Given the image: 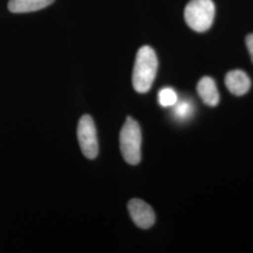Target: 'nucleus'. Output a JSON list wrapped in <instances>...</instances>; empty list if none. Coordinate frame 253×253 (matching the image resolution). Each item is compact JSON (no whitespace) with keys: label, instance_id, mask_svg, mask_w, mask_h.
Here are the masks:
<instances>
[{"label":"nucleus","instance_id":"f257e3e1","mask_svg":"<svg viewBox=\"0 0 253 253\" xmlns=\"http://www.w3.org/2000/svg\"><path fill=\"white\" fill-rule=\"evenodd\" d=\"M158 57L150 46H143L136 54L132 84L138 93L150 90L158 71Z\"/></svg>","mask_w":253,"mask_h":253},{"label":"nucleus","instance_id":"f03ea898","mask_svg":"<svg viewBox=\"0 0 253 253\" xmlns=\"http://www.w3.org/2000/svg\"><path fill=\"white\" fill-rule=\"evenodd\" d=\"M215 5L212 0H190L185 8L187 25L196 32L208 30L215 18Z\"/></svg>","mask_w":253,"mask_h":253},{"label":"nucleus","instance_id":"7ed1b4c3","mask_svg":"<svg viewBox=\"0 0 253 253\" xmlns=\"http://www.w3.org/2000/svg\"><path fill=\"white\" fill-rule=\"evenodd\" d=\"M120 150L124 160L131 165H136L141 161L142 133L139 124L133 118H126L120 131Z\"/></svg>","mask_w":253,"mask_h":253},{"label":"nucleus","instance_id":"20e7f679","mask_svg":"<svg viewBox=\"0 0 253 253\" xmlns=\"http://www.w3.org/2000/svg\"><path fill=\"white\" fill-rule=\"evenodd\" d=\"M79 145L83 154L89 160L95 159L99 153V143L94 121L88 115L82 117L77 129Z\"/></svg>","mask_w":253,"mask_h":253},{"label":"nucleus","instance_id":"39448f33","mask_svg":"<svg viewBox=\"0 0 253 253\" xmlns=\"http://www.w3.org/2000/svg\"><path fill=\"white\" fill-rule=\"evenodd\" d=\"M127 209L131 219L137 226L142 229H148L155 223L153 209L145 202L140 199H132L128 202Z\"/></svg>","mask_w":253,"mask_h":253},{"label":"nucleus","instance_id":"423d86ee","mask_svg":"<svg viewBox=\"0 0 253 253\" xmlns=\"http://www.w3.org/2000/svg\"><path fill=\"white\" fill-rule=\"evenodd\" d=\"M225 84L228 90L235 96H243L250 90L252 82L250 77L241 70H235L226 74Z\"/></svg>","mask_w":253,"mask_h":253},{"label":"nucleus","instance_id":"0eeeda50","mask_svg":"<svg viewBox=\"0 0 253 253\" xmlns=\"http://www.w3.org/2000/svg\"><path fill=\"white\" fill-rule=\"evenodd\" d=\"M197 92L205 104L210 107L217 106L219 102V93L215 81L208 76L203 77L197 85Z\"/></svg>","mask_w":253,"mask_h":253},{"label":"nucleus","instance_id":"6e6552de","mask_svg":"<svg viewBox=\"0 0 253 253\" xmlns=\"http://www.w3.org/2000/svg\"><path fill=\"white\" fill-rule=\"evenodd\" d=\"M54 0H9L8 8L13 13L32 12L44 9Z\"/></svg>","mask_w":253,"mask_h":253},{"label":"nucleus","instance_id":"1a4fd4ad","mask_svg":"<svg viewBox=\"0 0 253 253\" xmlns=\"http://www.w3.org/2000/svg\"><path fill=\"white\" fill-rule=\"evenodd\" d=\"M173 115L179 121H185L192 117L194 113V105L189 100H183L178 101L173 105Z\"/></svg>","mask_w":253,"mask_h":253},{"label":"nucleus","instance_id":"9d476101","mask_svg":"<svg viewBox=\"0 0 253 253\" xmlns=\"http://www.w3.org/2000/svg\"><path fill=\"white\" fill-rule=\"evenodd\" d=\"M177 100V94L171 87H164L159 92V102L163 107H172Z\"/></svg>","mask_w":253,"mask_h":253},{"label":"nucleus","instance_id":"9b49d317","mask_svg":"<svg viewBox=\"0 0 253 253\" xmlns=\"http://www.w3.org/2000/svg\"><path fill=\"white\" fill-rule=\"evenodd\" d=\"M246 44H247V48L249 50L250 55L252 57V60L253 62V34H250L246 38Z\"/></svg>","mask_w":253,"mask_h":253}]
</instances>
